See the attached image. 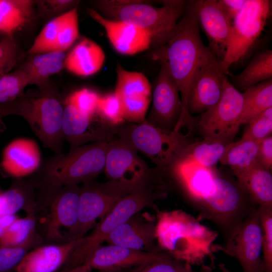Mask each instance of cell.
<instances>
[{"label":"cell","instance_id":"1","mask_svg":"<svg viewBox=\"0 0 272 272\" xmlns=\"http://www.w3.org/2000/svg\"><path fill=\"white\" fill-rule=\"evenodd\" d=\"M153 50L152 58L166 65L180 93L182 109L174 131H179L185 126L189 129L194 120L187 109L189 91L201 71L220 63L202 40L191 1L186 2L172 36L164 45Z\"/></svg>","mask_w":272,"mask_h":272},{"label":"cell","instance_id":"2","mask_svg":"<svg viewBox=\"0 0 272 272\" xmlns=\"http://www.w3.org/2000/svg\"><path fill=\"white\" fill-rule=\"evenodd\" d=\"M192 205L202 218L220 230L225 241L223 250L231 245L243 221L259 207L237 180L218 171L206 194Z\"/></svg>","mask_w":272,"mask_h":272},{"label":"cell","instance_id":"3","mask_svg":"<svg viewBox=\"0 0 272 272\" xmlns=\"http://www.w3.org/2000/svg\"><path fill=\"white\" fill-rule=\"evenodd\" d=\"M107 141L71 148L41 161L32 180L36 188L79 185L93 180L104 170Z\"/></svg>","mask_w":272,"mask_h":272},{"label":"cell","instance_id":"4","mask_svg":"<svg viewBox=\"0 0 272 272\" xmlns=\"http://www.w3.org/2000/svg\"><path fill=\"white\" fill-rule=\"evenodd\" d=\"M97 8L109 19L134 26L151 36L154 49L164 45L174 33L177 21L182 16L186 2L164 1L162 7L142 1H97Z\"/></svg>","mask_w":272,"mask_h":272},{"label":"cell","instance_id":"5","mask_svg":"<svg viewBox=\"0 0 272 272\" xmlns=\"http://www.w3.org/2000/svg\"><path fill=\"white\" fill-rule=\"evenodd\" d=\"M64 106L54 95L44 92L35 97L24 95L0 104V117L17 115L22 117L44 147L55 154L62 153L64 140L62 119Z\"/></svg>","mask_w":272,"mask_h":272},{"label":"cell","instance_id":"6","mask_svg":"<svg viewBox=\"0 0 272 272\" xmlns=\"http://www.w3.org/2000/svg\"><path fill=\"white\" fill-rule=\"evenodd\" d=\"M150 168L144 177L132 180H110L104 183L91 180L81 186L78 221L69 230L66 241L83 237L92 228L99 217L103 219L114 208L119 201L128 194L150 176Z\"/></svg>","mask_w":272,"mask_h":272},{"label":"cell","instance_id":"7","mask_svg":"<svg viewBox=\"0 0 272 272\" xmlns=\"http://www.w3.org/2000/svg\"><path fill=\"white\" fill-rule=\"evenodd\" d=\"M170 176L166 169L156 167L148 178L131 192L121 198L112 210L85 237L94 247L101 245L106 236L113 229L140 213L144 208L154 205L167 197L171 190Z\"/></svg>","mask_w":272,"mask_h":272},{"label":"cell","instance_id":"8","mask_svg":"<svg viewBox=\"0 0 272 272\" xmlns=\"http://www.w3.org/2000/svg\"><path fill=\"white\" fill-rule=\"evenodd\" d=\"M114 135L145 155L157 167L164 169L172 165L191 143L188 134L157 127L146 120L115 127Z\"/></svg>","mask_w":272,"mask_h":272},{"label":"cell","instance_id":"9","mask_svg":"<svg viewBox=\"0 0 272 272\" xmlns=\"http://www.w3.org/2000/svg\"><path fill=\"white\" fill-rule=\"evenodd\" d=\"M271 14V1L246 0L241 11L232 22L226 52L219 63L227 76L232 64L242 60L253 47Z\"/></svg>","mask_w":272,"mask_h":272},{"label":"cell","instance_id":"10","mask_svg":"<svg viewBox=\"0 0 272 272\" xmlns=\"http://www.w3.org/2000/svg\"><path fill=\"white\" fill-rule=\"evenodd\" d=\"M242 104V93L227 78L220 99L213 107L197 116L194 127L203 139L231 143L241 126Z\"/></svg>","mask_w":272,"mask_h":272},{"label":"cell","instance_id":"11","mask_svg":"<svg viewBox=\"0 0 272 272\" xmlns=\"http://www.w3.org/2000/svg\"><path fill=\"white\" fill-rule=\"evenodd\" d=\"M37 189L39 190L35 203L49 208L47 239L51 241L64 240L61 229H71L78 220L81 186H42Z\"/></svg>","mask_w":272,"mask_h":272},{"label":"cell","instance_id":"12","mask_svg":"<svg viewBox=\"0 0 272 272\" xmlns=\"http://www.w3.org/2000/svg\"><path fill=\"white\" fill-rule=\"evenodd\" d=\"M116 83L114 92L119 99L125 120L141 123L152 100V88L147 78L143 74L116 65Z\"/></svg>","mask_w":272,"mask_h":272},{"label":"cell","instance_id":"13","mask_svg":"<svg viewBox=\"0 0 272 272\" xmlns=\"http://www.w3.org/2000/svg\"><path fill=\"white\" fill-rule=\"evenodd\" d=\"M152 105L146 121L157 127L174 130L182 105L178 87L166 65L161 63L152 92Z\"/></svg>","mask_w":272,"mask_h":272},{"label":"cell","instance_id":"14","mask_svg":"<svg viewBox=\"0 0 272 272\" xmlns=\"http://www.w3.org/2000/svg\"><path fill=\"white\" fill-rule=\"evenodd\" d=\"M224 251L237 260L242 272H265L258 208L243 221L233 242Z\"/></svg>","mask_w":272,"mask_h":272},{"label":"cell","instance_id":"15","mask_svg":"<svg viewBox=\"0 0 272 272\" xmlns=\"http://www.w3.org/2000/svg\"><path fill=\"white\" fill-rule=\"evenodd\" d=\"M167 253L162 250L155 252L139 251L112 244L100 245L87 256L82 266L100 272H115L149 264Z\"/></svg>","mask_w":272,"mask_h":272},{"label":"cell","instance_id":"16","mask_svg":"<svg viewBox=\"0 0 272 272\" xmlns=\"http://www.w3.org/2000/svg\"><path fill=\"white\" fill-rule=\"evenodd\" d=\"M199 27L208 42V47L220 63L223 60L230 36L232 22L218 0L191 1Z\"/></svg>","mask_w":272,"mask_h":272},{"label":"cell","instance_id":"17","mask_svg":"<svg viewBox=\"0 0 272 272\" xmlns=\"http://www.w3.org/2000/svg\"><path fill=\"white\" fill-rule=\"evenodd\" d=\"M114 128L102 122L97 114L89 116L73 106L64 104L62 133L71 148L107 141L114 135Z\"/></svg>","mask_w":272,"mask_h":272},{"label":"cell","instance_id":"18","mask_svg":"<svg viewBox=\"0 0 272 272\" xmlns=\"http://www.w3.org/2000/svg\"><path fill=\"white\" fill-rule=\"evenodd\" d=\"M107 142L104 170L110 180L137 179L149 171L151 168L125 141L113 135Z\"/></svg>","mask_w":272,"mask_h":272},{"label":"cell","instance_id":"19","mask_svg":"<svg viewBox=\"0 0 272 272\" xmlns=\"http://www.w3.org/2000/svg\"><path fill=\"white\" fill-rule=\"evenodd\" d=\"M156 224L140 213L111 231L104 241L133 250L155 252L161 251L155 245Z\"/></svg>","mask_w":272,"mask_h":272},{"label":"cell","instance_id":"20","mask_svg":"<svg viewBox=\"0 0 272 272\" xmlns=\"http://www.w3.org/2000/svg\"><path fill=\"white\" fill-rule=\"evenodd\" d=\"M88 13L105 29L110 42L119 53L133 55L151 47V37L145 31L128 24L106 18L92 9L88 10Z\"/></svg>","mask_w":272,"mask_h":272},{"label":"cell","instance_id":"21","mask_svg":"<svg viewBox=\"0 0 272 272\" xmlns=\"http://www.w3.org/2000/svg\"><path fill=\"white\" fill-rule=\"evenodd\" d=\"M227 78L219 63L201 71L189 91L187 101L189 114L200 115L215 105L222 95Z\"/></svg>","mask_w":272,"mask_h":272},{"label":"cell","instance_id":"22","mask_svg":"<svg viewBox=\"0 0 272 272\" xmlns=\"http://www.w3.org/2000/svg\"><path fill=\"white\" fill-rule=\"evenodd\" d=\"M41 163V153L36 142L27 138H19L4 149L0 167L7 175L20 178L33 173Z\"/></svg>","mask_w":272,"mask_h":272},{"label":"cell","instance_id":"23","mask_svg":"<svg viewBox=\"0 0 272 272\" xmlns=\"http://www.w3.org/2000/svg\"><path fill=\"white\" fill-rule=\"evenodd\" d=\"M165 169L170 177L179 184L192 203L206 194L217 171L215 168H206L180 158H178Z\"/></svg>","mask_w":272,"mask_h":272},{"label":"cell","instance_id":"24","mask_svg":"<svg viewBox=\"0 0 272 272\" xmlns=\"http://www.w3.org/2000/svg\"><path fill=\"white\" fill-rule=\"evenodd\" d=\"M76 239L40 246L27 253L15 272H56L67 262Z\"/></svg>","mask_w":272,"mask_h":272},{"label":"cell","instance_id":"25","mask_svg":"<svg viewBox=\"0 0 272 272\" xmlns=\"http://www.w3.org/2000/svg\"><path fill=\"white\" fill-rule=\"evenodd\" d=\"M105 59L102 48L93 40H81L65 56L64 66L80 77H88L99 71Z\"/></svg>","mask_w":272,"mask_h":272},{"label":"cell","instance_id":"26","mask_svg":"<svg viewBox=\"0 0 272 272\" xmlns=\"http://www.w3.org/2000/svg\"><path fill=\"white\" fill-rule=\"evenodd\" d=\"M35 1L0 0V33L12 35L34 18Z\"/></svg>","mask_w":272,"mask_h":272},{"label":"cell","instance_id":"27","mask_svg":"<svg viewBox=\"0 0 272 272\" xmlns=\"http://www.w3.org/2000/svg\"><path fill=\"white\" fill-rule=\"evenodd\" d=\"M259 207L272 208V175L261 165L236 177Z\"/></svg>","mask_w":272,"mask_h":272},{"label":"cell","instance_id":"28","mask_svg":"<svg viewBox=\"0 0 272 272\" xmlns=\"http://www.w3.org/2000/svg\"><path fill=\"white\" fill-rule=\"evenodd\" d=\"M65 56L63 51H49L36 54L20 69L26 75L29 85L42 87L51 75L62 69Z\"/></svg>","mask_w":272,"mask_h":272},{"label":"cell","instance_id":"29","mask_svg":"<svg viewBox=\"0 0 272 272\" xmlns=\"http://www.w3.org/2000/svg\"><path fill=\"white\" fill-rule=\"evenodd\" d=\"M259 142L243 139L231 142L220 163L229 166L235 177L260 165L258 161Z\"/></svg>","mask_w":272,"mask_h":272},{"label":"cell","instance_id":"30","mask_svg":"<svg viewBox=\"0 0 272 272\" xmlns=\"http://www.w3.org/2000/svg\"><path fill=\"white\" fill-rule=\"evenodd\" d=\"M242 96L241 125L248 124L255 117L272 107V79L247 88L242 93Z\"/></svg>","mask_w":272,"mask_h":272},{"label":"cell","instance_id":"31","mask_svg":"<svg viewBox=\"0 0 272 272\" xmlns=\"http://www.w3.org/2000/svg\"><path fill=\"white\" fill-rule=\"evenodd\" d=\"M272 79V50L258 52L239 74L232 76L233 86L245 91L259 83Z\"/></svg>","mask_w":272,"mask_h":272},{"label":"cell","instance_id":"32","mask_svg":"<svg viewBox=\"0 0 272 272\" xmlns=\"http://www.w3.org/2000/svg\"><path fill=\"white\" fill-rule=\"evenodd\" d=\"M36 187L33 181L18 179L8 190L0 192V216L15 215L35 205Z\"/></svg>","mask_w":272,"mask_h":272},{"label":"cell","instance_id":"33","mask_svg":"<svg viewBox=\"0 0 272 272\" xmlns=\"http://www.w3.org/2000/svg\"><path fill=\"white\" fill-rule=\"evenodd\" d=\"M230 143L203 139L201 141L191 143L178 158L195 162L206 168H215Z\"/></svg>","mask_w":272,"mask_h":272},{"label":"cell","instance_id":"34","mask_svg":"<svg viewBox=\"0 0 272 272\" xmlns=\"http://www.w3.org/2000/svg\"><path fill=\"white\" fill-rule=\"evenodd\" d=\"M33 206L27 209V216L18 218L0 238V247L28 248L36 235V220Z\"/></svg>","mask_w":272,"mask_h":272},{"label":"cell","instance_id":"35","mask_svg":"<svg viewBox=\"0 0 272 272\" xmlns=\"http://www.w3.org/2000/svg\"><path fill=\"white\" fill-rule=\"evenodd\" d=\"M79 36L77 6L63 13L53 51L64 52Z\"/></svg>","mask_w":272,"mask_h":272},{"label":"cell","instance_id":"36","mask_svg":"<svg viewBox=\"0 0 272 272\" xmlns=\"http://www.w3.org/2000/svg\"><path fill=\"white\" fill-rule=\"evenodd\" d=\"M96 114L102 122L111 127L125 122L120 101L114 93L101 96Z\"/></svg>","mask_w":272,"mask_h":272},{"label":"cell","instance_id":"37","mask_svg":"<svg viewBox=\"0 0 272 272\" xmlns=\"http://www.w3.org/2000/svg\"><path fill=\"white\" fill-rule=\"evenodd\" d=\"M28 81L20 69L9 73L0 79V104L11 102L21 97Z\"/></svg>","mask_w":272,"mask_h":272},{"label":"cell","instance_id":"38","mask_svg":"<svg viewBox=\"0 0 272 272\" xmlns=\"http://www.w3.org/2000/svg\"><path fill=\"white\" fill-rule=\"evenodd\" d=\"M62 14L49 21L36 37L28 53L38 54L53 51L62 20Z\"/></svg>","mask_w":272,"mask_h":272},{"label":"cell","instance_id":"39","mask_svg":"<svg viewBox=\"0 0 272 272\" xmlns=\"http://www.w3.org/2000/svg\"><path fill=\"white\" fill-rule=\"evenodd\" d=\"M100 97L96 92L84 88L68 96L64 104L73 106L84 114L94 116L96 115Z\"/></svg>","mask_w":272,"mask_h":272},{"label":"cell","instance_id":"40","mask_svg":"<svg viewBox=\"0 0 272 272\" xmlns=\"http://www.w3.org/2000/svg\"><path fill=\"white\" fill-rule=\"evenodd\" d=\"M262 229V258L265 272H272V208L258 207Z\"/></svg>","mask_w":272,"mask_h":272},{"label":"cell","instance_id":"41","mask_svg":"<svg viewBox=\"0 0 272 272\" xmlns=\"http://www.w3.org/2000/svg\"><path fill=\"white\" fill-rule=\"evenodd\" d=\"M241 139L260 142L271 135L272 107L255 117L248 124Z\"/></svg>","mask_w":272,"mask_h":272},{"label":"cell","instance_id":"42","mask_svg":"<svg viewBox=\"0 0 272 272\" xmlns=\"http://www.w3.org/2000/svg\"><path fill=\"white\" fill-rule=\"evenodd\" d=\"M18 50L14 39L4 36L0 39V79L10 73L16 65Z\"/></svg>","mask_w":272,"mask_h":272},{"label":"cell","instance_id":"43","mask_svg":"<svg viewBox=\"0 0 272 272\" xmlns=\"http://www.w3.org/2000/svg\"><path fill=\"white\" fill-rule=\"evenodd\" d=\"M169 252L163 258L149 264L137 267L129 272H191Z\"/></svg>","mask_w":272,"mask_h":272},{"label":"cell","instance_id":"44","mask_svg":"<svg viewBox=\"0 0 272 272\" xmlns=\"http://www.w3.org/2000/svg\"><path fill=\"white\" fill-rule=\"evenodd\" d=\"M78 1L73 0L35 1V9L40 17H51L70 10L77 6Z\"/></svg>","mask_w":272,"mask_h":272},{"label":"cell","instance_id":"45","mask_svg":"<svg viewBox=\"0 0 272 272\" xmlns=\"http://www.w3.org/2000/svg\"><path fill=\"white\" fill-rule=\"evenodd\" d=\"M23 247H0V272H11L27 253Z\"/></svg>","mask_w":272,"mask_h":272},{"label":"cell","instance_id":"46","mask_svg":"<svg viewBox=\"0 0 272 272\" xmlns=\"http://www.w3.org/2000/svg\"><path fill=\"white\" fill-rule=\"evenodd\" d=\"M258 161L262 167L271 171L272 168L271 135L264 139L259 143Z\"/></svg>","mask_w":272,"mask_h":272},{"label":"cell","instance_id":"47","mask_svg":"<svg viewBox=\"0 0 272 272\" xmlns=\"http://www.w3.org/2000/svg\"><path fill=\"white\" fill-rule=\"evenodd\" d=\"M218 2L232 22L243 7L246 0H218Z\"/></svg>","mask_w":272,"mask_h":272},{"label":"cell","instance_id":"48","mask_svg":"<svg viewBox=\"0 0 272 272\" xmlns=\"http://www.w3.org/2000/svg\"><path fill=\"white\" fill-rule=\"evenodd\" d=\"M18 218V217L15 215L0 216V238Z\"/></svg>","mask_w":272,"mask_h":272},{"label":"cell","instance_id":"49","mask_svg":"<svg viewBox=\"0 0 272 272\" xmlns=\"http://www.w3.org/2000/svg\"><path fill=\"white\" fill-rule=\"evenodd\" d=\"M90 269L85 266H82L76 268L69 272H90ZM59 272H65L62 270H60Z\"/></svg>","mask_w":272,"mask_h":272},{"label":"cell","instance_id":"50","mask_svg":"<svg viewBox=\"0 0 272 272\" xmlns=\"http://www.w3.org/2000/svg\"><path fill=\"white\" fill-rule=\"evenodd\" d=\"M5 125L3 122L2 118L0 117V133L5 129Z\"/></svg>","mask_w":272,"mask_h":272},{"label":"cell","instance_id":"51","mask_svg":"<svg viewBox=\"0 0 272 272\" xmlns=\"http://www.w3.org/2000/svg\"><path fill=\"white\" fill-rule=\"evenodd\" d=\"M224 271H225L224 272H229L227 270H226V269ZM191 272H193V271H192ZM201 272H212V271L209 268L206 267L202 271H201Z\"/></svg>","mask_w":272,"mask_h":272},{"label":"cell","instance_id":"52","mask_svg":"<svg viewBox=\"0 0 272 272\" xmlns=\"http://www.w3.org/2000/svg\"><path fill=\"white\" fill-rule=\"evenodd\" d=\"M129 270L127 271V270H119V271H115V272H129Z\"/></svg>","mask_w":272,"mask_h":272}]
</instances>
